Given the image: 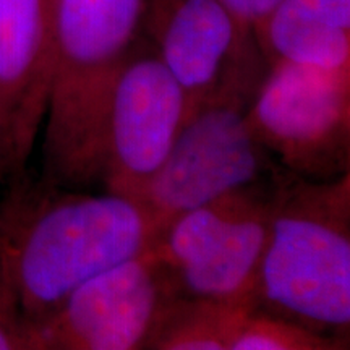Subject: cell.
Instances as JSON below:
<instances>
[{"instance_id": "6da1fadb", "label": "cell", "mask_w": 350, "mask_h": 350, "mask_svg": "<svg viewBox=\"0 0 350 350\" xmlns=\"http://www.w3.org/2000/svg\"><path fill=\"white\" fill-rule=\"evenodd\" d=\"M156 235L138 201L25 174L0 190V304L36 325L88 279L150 250Z\"/></svg>"}, {"instance_id": "7a4b0ae2", "label": "cell", "mask_w": 350, "mask_h": 350, "mask_svg": "<svg viewBox=\"0 0 350 350\" xmlns=\"http://www.w3.org/2000/svg\"><path fill=\"white\" fill-rule=\"evenodd\" d=\"M252 312L347 342L350 174L332 180L282 174Z\"/></svg>"}, {"instance_id": "3957f363", "label": "cell", "mask_w": 350, "mask_h": 350, "mask_svg": "<svg viewBox=\"0 0 350 350\" xmlns=\"http://www.w3.org/2000/svg\"><path fill=\"white\" fill-rule=\"evenodd\" d=\"M143 0H52L54 64L41 133L42 174L98 187V143L117 73L142 36Z\"/></svg>"}, {"instance_id": "277c9868", "label": "cell", "mask_w": 350, "mask_h": 350, "mask_svg": "<svg viewBox=\"0 0 350 350\" xmlns=\"http://www.w3.org/2000/svg\"><path fill=\"white\" fill-rule=\"evenodd\" d=\"M281 177L209 201L161 227L151 250L177 299L252 312Z\"/></svg>"}, {"instance_id": "5b68a950", "label": "cell", "mask_w": 350, "mask_h": 350, "mask_svg": "<svg viewBox=\"0 0 350 350\" xmlns=\"http://www.w3.org/2000/svg\"><path fill=\"white\" fill-rule=\"evenodd\" d=\"M247 122L282 174L304 180L350 174V73L269 65Z\"/></svg>"}, {"instance_id": "8992f818", "label": "cell", "mask_w": 350, "mask_h": 350, "mask_svg": "<svg viewBox=\"0 0 350 350\" xmlns=\"http://www.w3.org/2000/svg\"><path fill=\"white\" fill-rule=\"evenodd\" d=\"M245 99L195 107L138 196L157 232L174 217L234 191L274 180L282 172L247 122Z\"/></svg>"}, {"instance_id": "52a82bcc", "label": "cell", "mask_w": 350, "mask_h": 350, "mask_svg": "<svg viewBox=\"0 0 350 350\" xmlns=\"http://www.w3.org/2000/svg\"><path fill=\"white\" fill-rule=\"evenodd\" d=\"M142 36L183 90L190 111L230 98L250 103L268 70L253 31L224 0H143Z\"/></svg>"}, {"instance_id": "ba28073f", "label": "cell", "mask_w": 350, "mask_h": 350, "mask_svg": "<svg viewBox=\"0 0 350 350\" xmlns=\"http://www.w3.org/2000/svg\"><path fill=\"white\" fill-rule=\"evenodd\" d=\"M188 112L183 90L139 36L104 109L98 143L99 190L137 201L169 154Z\"/></svg>"}, {"instance_id": "9c48e42d", "label": "cell", "mask_w": 350, "mask_h": 350, "mask_svg": "<svg viewBox=\"0 0 350 350\" xmlns=\"http://www.w3.org/2000/svg\"><path fill=\"white\" fill-rule=\"evenodd\" d=\"M175 300L150 248L88 279L31 326L39 350H142Z\"/></svg>"}, {"instance_id": "30bf717a", "label": "cell", "mask_w": 350, "mask_h": 350, "mask_svg": "<svg viewBox=\"0 0 350 350\" xmlns=\"http://www.w3.org/2000/svg\"><path fill=\"white\" fill-rule=\"evenodd\" d=\"M52 0H0V190L28 174L49 104Z\"/></svg>"}, {"instance_id": "8fae6325", "label": "cell", "mask_w": 350, "mask_h": 350, "mask_svg": "<svg viewBox=\"0 0 350 350\" xmlns=\"http://www.w3.org/2000/svg\"><path fill=\"white\" fill-rule=\"evenodd\" d=\"M252 31L268 67L350 73V0H282Z\"/></svg>"}, {"instance_id": "7c38bea8", "label": "cell", "mask_w": 350, "mask_h": 350, "mask_svg": "<svg viewBox=\"0 0 350 350\" xmlns=\"http://www.w3.org/2000/svg\"><path fill=\"white\" fill-rule=\"evenodd\" d=\"M250 312L177 299L169 305L142 350H232Z\"/></svg>"}, {"instance_id": "4fadbf2b", "label": "cell", "mask_w": 350, "mask_h": 350, "mask_svg": "<svg viewBox=\"0 0 350 350\" xmlns=\"http://www.w3.org/2000/svg\"><path fill=\"white\" fill-rule=\"evenodd\" d=\"M232 350H349L347 342L314 334L281 319L250 312L243 318Z\"/></svg>"}, {"instance_id": "5bb4252c", "label": "cell", "mask_w": 350, "mask_h": 350, "mask_svg": "<svg viewBox=\"0 0 350 350\" xmlns=\"http://www.w3.org/2000/svg\"><path fill=\"white\" fill-rule=\"evenodd\" d=\"M0 350H39L33 326L0 304Z\"/></svg>"}, {"instance_id": "9a60e30c", "label": "cell", "mask_w": 350, "mask_h": 350, "mask_svg": "<svg viewBox=\"0 0 350 350\" xmlns=\"http://www.w3.org/2000/svg\"><path fill=\"white\" fill-rule=\"evenodd\" d=\"M281 2L282 0H224V3L234 13L235 18L247 26L248 29H252L258 21L265 18Z\"/></svg>"}]
</instances>
